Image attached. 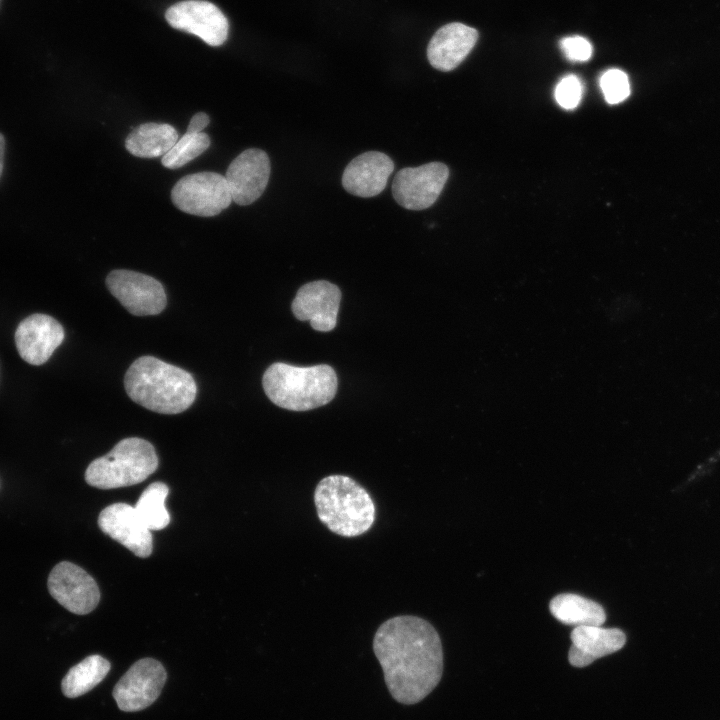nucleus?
<instances>
[{"instance_id":"obj_1","label":"nucleus","mask_w":720,"mask_h":720,"mask_svg":"<svg viewBox=\"0 0 720 720\" xmlns=\"http://www.w3.org/2000/svg\"><path fill=\"white\" fill-rule=\"evenodd\" d=\"M373 651L394 700L412 705L428 696L441 680L440 636L424 618L398 615L384 621L373 638Z\"/></svg>"},{"instance_id":"obj_2","label":"nucleus","mask_w":720,"mask_h":720,"mask_svg":"<svg viewBox=\"0 0 720 720\" xmlns=\"http://www.w3.org/2000/svg\"><path fill=\"white\" fill-rule=\"evenodd\" d=\"M127 395L142 407L160 414H178L194 402L197 386L186 370L153 356H142L124 377Z\"/></svg>"},{"instance_id":"obj_3","label":"nucleus","mask_w":720,"mask_h":720,"mask_svg":"<svg viewBox=\"0 0 720 720\" xmlns=\"http://www.w3.org/2000/svg\"><path fill=\"white\" fill-rule=\"evenodd\" d=\"M314 504L321 523L339 536H360L375 522L376 507L371 495L346 475L321 479L314 491Z\"/></svg>"},{"instance_id":"obj_4","label":"nucleus","mask_w":720,"mask_h":720,"mask_svg":"<svg viewBox=\"0 0 720 720\" xmlns=\"http://www.w3.org/2000/svg\"><path fill=\"white\" fill-rule=\"evenodd\" d=\"M337 375L327 364L298 367L275 362L263 374L266 396L280 408L308 411L328 404L336 395Z\"/></svg>"},{"instance_id":"obj_5","label":"nucleus","mask_w":720,"mask_h":720,"mask_svg":"<svg viewBox=\"0 0 720 720\" xmlns=\"http://www.w3.org/2000/svg\"><path fill=\"white\" fill-rule=\"evenodd\" d=\"M158 464V456L150 442L137 437L125 438L108 454L89 464L85 480L99 489L132 486L147 479Z\"/></svg>"},{"instance_id":"obj_6","label":"nucleus","mask_w":720,"mask_h":720,"mask_svg":"<svg viewBox=\"0 0 720 720\" xmlns=\"http://www.w3.org/2000/svg\"><path fill=\"white\" fill-rule=\"evenodd\" d=\"M171 200L179 210L201 217H212L232 202L225 176L211 171L186 175L171 190Z\"/></svg>"},{"instance_id":"obj_7","label":"nucleus","mask_w":720,"mask_h":720,"mask_svg":"<svg viewBox=\"0 0 720 720\" xmlns=\"http://www.w3.org/2000/svg\"><path fill=\"white\" fill-rule=\"evenodd\" d=\"M105 282L110 293L132 315H157L166 307L162 284L149 275L117 269L107 275Z\"/></svg>"},{"instance_id":"obj_8","label":"nucleus","mask_w":720,"mask_h":720,"mask_svg":"<svg viewBox=\"0 0 720 720\" xmlns=\"http://www.w3.org/2000/svg\"><path fill=\"white\" fill-rule=\"evenodd\" d=\"M448 176L449 169L441 162L403 168L393 179V197L400 206L408 210L429 208L440 196Z\"/></svg>"},{"instance_id":"obj_9","label":"nucleus","mask_w":720,"mask_h":720,"mask_svg":"<svg viewBox=\"0 0 720 720\" xmlns=\"http://www.w3.org/2000/svg\"><path fill=\"white\" fill-rule=\"evenodd\" d=\"M166 679V670L159 661L140 659L116 683L113 697L122 711L143 710L159 697Z\"/></svg>"},{"instance_id":"obj_10","label":"nucleus","mask_w":720,"mask_h":720,"mask_svg":"<svg viewBox=\"0 0 720 720\" xmlns=\"http://www.w3.org/2000/svg\"><path fill=\"white\" fill-rule=\"evenodd\" d=\"M48 589L51 596L68 611L85 615L99 603L96 581L78 565L62 561L50 572Z\"/></svg>"},{"instance_id":"obj_11","label":"nucleus","mask_w":720,"mask_h":720,"mask_svg":"<svg viewBox=\"0 0 720 720\" xmlns=\"http://www.w3.org/2000/svg\"><path fill=\"white\" fill-rule=\"evenodd\" d=\"M165 17L173 28L194 34L211 46L222 45L228 35L225 15L208 1L179 2L167 9Z\"/></svg>"},{"instance_id":"obj_12","label":"nucleus","mask_w":720,"mask_h":720,"mask_svg":"<svg viewBox=\"0 0 720 720\" xmlns=\"http://www.w3.org/2000/svg\"><path fill=\"white\" fill-rule=\"evenodd\" d=\"M270 172V160L265 151L249 148L240 153L225 174L232 201L241 206L255 202L266 189Z\"/></svg>"},{"instance_id":"obj_13","label":"nucleus","mask_w":720,"mask_h":720,"mask_svg":"<svg viewBox=\"0 0 720 720\" xmlns=\"http://www.w3.org/2000/svg\"><path fill=\"white\" fill-rule=\"evenodd\" d=\"M340 301L338 286L317 280L299 288L291 309L298 320L309 321L314 330L329 332L336 327Z\"/></svg>"},{"instance_id":"obj_14","label":"nucleus","mask_w":720,"mask_h":720,"mask_svg":"<svg viewBox=\"0 0 720 720\" xmlns=\"http://www.w3.org/2000/svg\"><path fill=\"white\" fill-rule=\"evenodd\" d=\"M102 532L116 540L134 555L146 558L153 550V537L137 515L135 508L127 503H114L104 508L98 517Z\"/></svg>"},{"instance_id":"obj_15","label":"nucleus","mask_w":720,"mask_h":720,"mask_svg":"<svg viewBox=\"0 0 720 720\" xmlns=\"http://www.w3.org/2000/svg\"><path fill=\"white\" fill-rule=\"evenodd\" d=\"M63 339L61 324L46 314H33L25 318L15 332L16 347L21 358L32 365L45 363Z\"/></svg>"},{"instance_id":"obj_16","label":"nucleus","mask_w":720,"mask_h":720,"mask_svg":"<svg viewBox=\"0 0 720 720\" xmlns=\"http://www.w3.org/2000/svg\"><path fill=\"white\" fill-rule=\"evenodd\" d=\"M394 169L385 153L368 151L355 157L342 175L344 189L352 195L368 198L380 194Z\"/></svg>"},{"instance_id":"obj_17","label":"nucleus","mask_w":720,"mask_h":720,"mask_svg":"<svg viewBox=\"0 0 720 720\" xmlns=\"http://www.w3.org/2000/svg\"><path fill=\"white\" fill-rule=\"evenodd\" d=\"M478 39L476 29L454 22L442 26L431 38L427 57L441 71L455 69L470 53Z\"/></svg>"},{"instance_id":"obj_18","label":"nucleus","mask_w":720,"mask_h":720,"mask_svg":"<svg viewBox=\"0 0 720 720\" xmlns=\"http://www.w3.org/2000/svg\"><path fill=\"white\" fill-rule=\"evenodd\" d=\"M570 637L569 662L579 668L620 650L626 643L622 630L597 625L577 626Z\"/></svg>"},{"instance_id":"obj_19","label":"nucleus","mask_w":720,"mask_h":720,"mask_svg":"<svg viewBox=\"0 0 720 720\" xmlns=\"http://www.w3.org/2000/svg\"><path fill=\"white\" fill-rule=\"evenodd\" d=\"M177 141L178 133L170 124L147 122L133 128L125 148L136 157L155 158L165 155Z\"/></svg>"},{"instance_id":"obj_20","label":"nucleus","mask_w":720,"mask_h":720,"mask_svg":"<svg viewBox=\"0 0 720 720\" xmlns=\"http://www.w3.org/2000/svg\"><path fill=\"white\" fill-rule=\"evenodd\" d=\"M552 615L571 626L597 625L606 620V613L597 602L573 593L555 596L549 605Z\"/></svg>"},{"instance_id":"obj_21","label":"nucleus","mask_w":720,"mask_h":720,"mask_svg":"<svg viewBox=\"0 0 720 720\" xmlns=\"http://www.w3.org/2000/svg\"><path fill=\"white\" fill-rule=\"evenodd\" d=\"M111 664L104 657L94 654L73 666L62 680L61 688L66 697L81 696L98 685L108 674Z\"/></svg>"},{"instance_id":"obj_22","label":"nucleus","mask_w":720,"mask_h":720,"mask_svg":"<svg viewBox=\"0 0 720 720\" xmlns=\"http://www.w3.org/2000/svg\"><path fill=\"white\" fill-rule=\"evenodd\" d=\"M169 487L160 481L151 483L140 495L135 511L149 530H162L170 523V515L165 507Z\"/></svg>"},{"instance_id":"obj_23","label":"nucleus","mask_w":720,"mask_h":720,"mask_svg":"<svg viewBox=\"0 0 720 720\" xmlns=\"http://www.w3.org/2000/svg\"><path fill=\"white\" fill-rule=\"evenodd\" d=\"M210 146V138L204 133L186 132L174 146L162 156V165L169 169H177L192 161Z\"/></svg>"},{"instance_id":"obj_24","label":"nucleus","mask_w":720,"mask_h":720,"mask_svg":"<svg viewBox=\"0 0 720 720\" xmlns=\"http://www.w3.org/2000/svg\"><path fill=\"white\" fill-rule=\"evenodd\" d=\"M600 87L609 104H618L630 95L627 75L619 69H610L600 78Z\"/></svg>"},{"instance_id":"obj_25","label":"nucleus","mask_w":720,"mask_h":720,"mask_svg":"<svg viewBox=\"0 0 720 720\" xmlns=\"http://www.w3.org/2000/svg\"><path fill=\"white\" fill-rule=\"evenodd\" d=\"M582 93L581 81L572 74L564 77L555 88L556 101L564 109L577 107L582 98Z\"/></svg>"},{"instance_id":"obj_26","label":"nucleus","mask_w":720,"mask_h":720,"mask_svg":"<svg viewBox=\"0 0 720 720\" xmlns=\"http://www.w3.org/2000/svg\"><path fill=\"white\" fill-rule=\"evenodd\" d=\"M560 46L567 59L574 62L589 60L593 51L591 43L581 36L563 38Z\"/></svg>"},{"instance_id":"obj_27","label":"nucleus","mask_w":720,"mask_h":720,"mask_svg":"<svg viewBox=\"0 0 720 720\" xmlns=\"http://www.w3.org/2000/svg\"><path fill=\"white\" fill-rule=\"evenodd\" d=\"M210 122L209 116L204 112L196 113L190 120L187 127L188 133H200L208 126Z\"/></svg>"},{"instance_id":"obj_28","label":"nucleus","mask_w":720,"mask_h":720,"mask_svg":"<svg viewBox=\"0 0 720 720\" xmlns=\"http://www.w3.org/2000/svg\"><path fill=\"white\" fill-rule=\"evenodd\" d=\"M4 151H5V140L3 135L0 133V177L3 170L4 163Z\"/></svg>"}]
</instances>
